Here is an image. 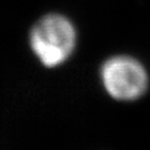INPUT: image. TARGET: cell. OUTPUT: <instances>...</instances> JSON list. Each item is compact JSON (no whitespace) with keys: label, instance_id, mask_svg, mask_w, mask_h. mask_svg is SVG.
<instances>
[{"label":"cell","instance_id":"cell-2","mask_svg":"<svg viewBox=\"0 0 150 150\" xmlns=\"http://www.w3.org/2000/svg\"><path fill=\"white\" fill-rule=\"evenodd\" d=\"M103 86L110 96L119 100H134L147 89L148 76L139 61L128 56L108 59L101 69Z\"/></svg>","mask_w":150,"mask_h":150},{"label":"cell","instance_id":"cell-1","mask_svg":"<svg viewBox=\"0 0 150 150\" xmlns=\"http://www.w3.org/2000/svg\"><path fill=\"white\" fill-rule=\"evenodd\" d=\"M30 46L46 67L59 66L69 58L75 49V27L61 15H47L32 28Z\"/></svg>","mask_w":150,"mask_h":150}]
</instances>
